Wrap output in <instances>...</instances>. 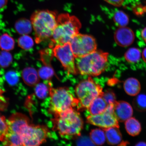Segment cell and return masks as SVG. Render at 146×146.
I'll return each mask as SVG.
<instances>
[{
	"instance_id": "obj_22",
	"label": "cell",
	"mask_w": 146,
	"mask_h": 146,
	"mask_svg": "<svg viewBox=\"0 0 146 146\" xmlns=\"http://www.w3.org/2000/svg\"><path fill=\"white\" fill-rule=\"evenodd\" d=\"M14 39L8 34L5 33L0 36V48L6 51L12 50L14 48Z\"/></svg>"
},
{
	"instance_id": "obj_38",
	"label": "cell",
	"mask_w": 146,
	"mask_h": 146,
	"mask_svg": "<svg viewBox=\"0 0 146 146\" xmlns=\"http://www.w3.org/2000/svg\"><path fill=\"white\" fill-rule=\"evenodd\" d=\"M142 56L144 61L146 63V47L144 49L142 53Z\"/></svg>"
},
{
	"instance_id": "obj_35",
	"label": "cell",
	"mask_w": 146,
	"mask_h": 146,
	"mask_svg": "<svg viewBox=\"0 0 146 146\" xmlns=\"http://www.w3.org/2000/svg\"><path fill=\"white\" fill-rule=\"evenodd\" d=\"M104 1L113 6L120 7L123 5L124 0H104Z\"/></svg>"
},
{
	"instance_id": "obj_20",
	"label": "cell",
	"mask_w": 146,
	"mask_h": 146,
	"mask_svg": "<svg viewBox=\"0 0 146 146\" xmlns=\"http://www.w3.org/2000/svg\"><path fill=\"white\" fill-rule=\"evenodd\" d=\"M31 22L28 20L25 19L18 20L15 23V28L18 34L22 35H27L30 34L32 30Z\"/></svg>"
},
{
	"instance_id": "obj_36",
	"label": "cell",
	"mask_w": 146,
	"mask_h": 146,
	"mask_svg": "<svg viewBox=\"0 0 146 146\" xmlns=\"http://www.w3.org/2000/svg\"><path fill=\"white\" fill-rule=\"evenodd\" d=\"M141 36L144 41L146 43V27L144 28L141 32Z\"/></svg>"
},
{
	"instance_id": "obj_2",
	"label": "cell",
	"mask_w": 146,
	"mask_h": 146,
	"mask_svg": "<svg viewBox=\"0 0 146 146\" xmlns=\"http://www.w3.org/2000/svg\"><path fill=\"white\" fill-rule=\"evenodd\" d=\"M81 24L76 16L68 14H62L58 16L57 25L52 38V48L57 45H62L70 42L74 36L79 34Z\"/></svg>"
},
{
	"instance_id": "obj_24",
	"label": "cell",
	"mask_w": 146,
	"mask_h": 146,
	"mask_svg": "<svg viewBox=\"0 0 146 146\" xmlns=\"http://www.w3.org/2000/svg\"><path fill=\"white\" fill-rule=\"evenodd\" d=\"M52 84L48 83V85L43 83L38 84L36 85L35 92V95L40 99L43 100L50 95V89Z\"/></svg>"
},
{
	"instance_id": "obj_23",
	"label": "cell",
	"mask_w": 146,
	"mask_h": 146,
	"mask_svg": "<svg viewBox=\"0 0 146 146\" xmlns=\"http://www.w3.org/2000/svg\"><path fill=\"white\" fill-rule=\"evenodd\" d=\"M141 54L138 49L135 47L129 48L125 54V59L130 63H136L139 61Z\"/></svg>"
},
{
	"instance_id": "obj_40",
	"label": "cell",
	"mask_w": 146,
	"mask_h": 146,
	"mask_svg": "<svg viewBox=\"0 0 146 146\" xmlns=\"http://www.w3.org/2000/svg\"><path fill=\"white\" fill-rule=\"evenodd\" d=\"M135 146H146V142L140 141L137 143Z\"/></svg>"
},
{
	"instance_id": "obj_3",
	"label": "cell",
	"mask_w": 146,
	"mask_h": 146,
	"mask_svg": "<svg viewBox=\"0 0 146 146\" xmlns=\"http://www.w3.org/2000/svg\"><path fill=\"white\" fill-rule=\"evenodd\" d=\"M57 17L55 12L48 10L36 11L32 14L31 21L36 43L51 39L57 25Z\"/></svg>"
},
{
	"instance_id": "obj_12",
	"label": "cell",
	"mask_w": 146,
	"mask_h": 146,
	"mask_svg": "<svg viewBox=\"0 0 146 146\" xmlns=\"http://www.w3.org/2000/svg\"><path fill=\"white\" fill-rule=\"evenodd\" d=\"M135 38L134 32L129 27H119L115 33V41L120 46L126 47L131 45L134 42Z\"/></svg>"
},
{
	"instance_id": "obj_17",
	"label": "cell",
	"mask_w": 146,
	"mask_h": 146,
	"mask_svg": "<svg viewBox=\"0 0 146 146\" xmlns=\"http://www.w3.org/2000/svg\"><path fill=\"white\" fill-rule=\"evenodd\" d=\"M108 105L103 98L100 96L93 100L88 110L91 115L99 114L104 112Z\"/></svg>"
},
{
	"instance_id": "obj_39",
	"label": "cell",
	"mask_w": 146,
	"mask_h": 146,
	"mask_svg": "<svg viewBox=\"0 0 146 146\" xmlns=\"http://www.w3.org/2000/svg\"><path fill=\"white\" fill-rule=\"evenodd\" d=\"M129 144V142L127 141H122L119 143L117 146H128Z\"/></svg>"
},
{
	"instance_id": "obj_14",
	"label": "cell",
	"mask_w": 146,
	"mask_h": 146,
	"mask_svg": "<svg viewBox=\"0 0 146 146\" xmlns=\"http://www.w3.org/2000/svg\"><path fill=\"white\" fill-rule=\"evenodd\" d=\"M22 76L25 83L29 86H35L40 81L38 73L35 69L32 67H27L24 69Z\"/></svg>"
},
{
	"instance_id": "obj_26",
	"label": "cell",
	"mask_w": 146,
	"mask_h": 146,
	"mask_svg": "<svg viewBox=\"0 0 146 146\" xmlns=\"http://www.w3.org/2000/svg\"><path fill=\"white\" fill-rule=\"evenodd\" d=\"M133 105L136 110L140 112L146 111V95H139L133 100Z\"/></svg>"
},
{
	"instance_id": "obj_31",
	"label": "cell",
	"mask_w": 146,
	"mask_h": 146,
	"mask_svg": "<svg viewBox=\"0 0 146 146\" xmlns=\"http://www.w3.org/2000/svg\"><path fill=\"white\" fill-rule=\"evenodd\" d=\"M8 126L5 117L0 115V141H3L8 132Z\"/></svg>"
},
{
	"instance_id": "obj_27",
	"label": "cell",
	"mask_w": 146,
	"mask_h": 146,
	"mask_svg": "<svg viewBox=\"0 0 146 146\" xmlns=\"http://www.w3.org/2000/svg\"><path fill=\"white\" fill-rule=\"evenodd\" d=\"M18 45L22 49L27 50L31 48L34 44L32 38L28 35H23L18 40Z\"/></svg>"
},
{
	"instance_id": "obj_19",
	"label": "cell",
	"mask_w": 146,
	"mask_h": 146,
	"mask_svg": "<svg viewBox=\"0 0 146 146\" xmlns=\"http://www.w3.org/2000/svg\"><path fill=\"white\" fill-rule=\"evenodd\" d=\"M3 142L5 146L11 145L25 146L22 136L17 133L7 132Z\"/></svg>"
},
{
	"instance_id": "obj_41",
	"label": "cell",
	"mask_w": 146,
	"mask_h": 146,
	"mask_svg": "<svg viewBox=\"0 0 146 146\" xmlns=\"http://www.w3.org/2000/svg\"><path fill=\"white\" fill-rule=\"evenodd\" d=\"M8 146H17L14 145H9Z\"/></svg>"
},
{
	"instance_id": "obj_25",
	"label": "cell",
	"mask_w": 146,
	"mask_h": 146,
	"mask_svg": "<svg viewBox=\"0 0 146 146\" xmlns=\"http://www.w3.org/2000/svg\"><path fill=\"white\" fill-rule=\"evenodd\" d=\"M113 20L118 27H125L128 24L129 18L127 15L123 11H118L114 14Z\"/></svg>"
},
{
	"instance_id": "obj_7",
	"label": "cell",
	"mask_w": 146,
	"mask_h": 146,
	"mask_svg": "<svg viewBox=\"0 0 146 146\" xmlns=\"http://www.w3.org/2000/svg\"><path fill=\"white\" fill-rule=\"evenodd\" d=\"M49 133L46 126L30 124L23 129L21 135L25 146H40L46 141Z\"/></svg>"
},
{
	"instance_id": "obj_33",
	"label": "cell",
	"mask_w": 146,
	"mask_h": 146,
	"mask_svg": "<svg viewBox=\"0 0 146 146\" xmlns=\"http://www.w3.org/2000/svg\"><path fill=\"white\" fill-rule=\"evenodd\" d=\"M77 146H95L90 138L87 136H82L78 139Z\"/></svg>"
},
{
	"instance_id": "obj_28",
	"label": "cell",
	"mask_w": 146,
	"mask_h": 146,
	"mask_svg": "<svg viewBox=\"0 0 146 146\" xmlns=\"http://www.w3.org/2000/svg\"><path fill=\"white\" fill-rule=\"evenodd\" d=\"M45 65L39 69L38 74L42 79L48 80L54 76V71L50 65Z\"/></svg>"
},
{
	"instance_id": "obj_5",
	"label": "cell",
	"mask_w": 146,
	"mask_h": 146,
	"mask_svg": "<svg viewBox=\"0 0 146 146\" xmlns=\"http://www.w3.org/2000/svg\"><path fill=\"white\" fill-rule=\"evenodd\" d=\"M50 96L49 112L54 116L69 109H76V108L78 111L79 101L77 98L74 97L68 88H54L51 86L50 89Z\"/></svg>"
},
{
	"instance_id": "obj_11",
	"label": "cell",
	"mask_w": 146,
	"mask_h": 146,
	"mask_svg": "<svg viewBox=\"0 0 146 146\" xmlns=\"http://www.w3.org/2000/svg\"><path fill=\"white\" fill-rule=\"evenodd\" d=\"M7 122L8 127V132L21 135L23 129L30 124L28 117L19 113L12 115Z\"/></svg>"
},
{
	"instance_id": "obj_15",
	"label": "cell",
	"mask_w": 146,
	"mask_h": 146,
	"mask_svg": "<svg viewBox=\"0 0 146 146\" xmlns=\"http://www.w3.org/2000/svg\"><path fill=\"white\" fill-rule=\"evenodd\" d=\"M124 90L129 96H135L139 94L141 90V85L137 79L133 78H128L123 84Z\"/></svg>"
},
{
	"instance_id": "obj_18",
	"label": "cell",
	"mask_w": 146,
	"mask_h": 146,
	"mask_svg": "<svg viewBox=\"0 0 146 146\" xmlns=\"http://www.w3.org/2000/svg\"><path fill=\"white\" fill-rule=\"evenodd\" d=\"M125 127L127 132L133 136L138 135L141 130V124L134 117H131L127 120L125 122Z\"/></svg>"
},
{
	"instance_id": "obj_16",
	"label": "cell",
	"mask_w": 146,
	"mask_h": 146,
	"mask_svg": "<svg viewBox=\"0 0 146 146\" xmlns=\"http://www.w3.org/2000/svg\"><path fill=\"white\" fill-rule=\"evenodd\" d=\"M118 129L116 127H111L103 129L105 131L106 139L109 145H115L121 142L122 136Z\"/></svg>"
},
{
	"instance_id": "obj_37",
	"label": "cell",
	"mask_w": 146,
	"mask_h": 146,
	"mask_svg": "<svg viewBox=\"0 0 146 146\" xmlns=\"http://www.w3.org/2000/svg\"><path fill=\"white\" fill-rule=\"evenodd\" d=\"M7 3V0H0V9L5 7Z\"/></svg>"
},
{
	"instance_id": "obj_6",
	"label": "cell",
	"mask_w": 146,
	"mask_h": 146,
	"mask_svg": "<svg viewBox=\"0 0 146 146\" xmlns=\"http://www.w3.org/2000/svg\"><path fill=\"white\" fill-rule=\"evenodd\" d=\"M103 90L102 87L91 77L80 82L75 89L76 94L79 102L78 111L88 109L93 100L103 95Z\"/></svg>"
},
{
	"instance_id": "obj_9",
	"label": "cell",
	"mask_w": 146,
	"mask_h": 146,
	"mask_svg": "<svg viewBox=\"0 0 146 146\" xmlns=\"http://www.w3.org/2000/svg\"><path fill=\"white\" fill-rule=\"evenodd\" d=\"M52 52L53 54L59 60L68 74H77L75 57L70 43L55 46L53 49Z\"/></svg>"
},
{
	"instance_id": "obj_32",
	"label": "cell",
	"mask_w": 146,
	"mask_h": 146,
	"mask_svg": "<svg viewBox=\"0 0 146 146\" xmlns=\"http://www.w3.org/2000/svg\"><path fill=\"white\" fill-rule=\"evenodd\" d=\"M5 76L7 82L11 85H15L19 81V76L14 71H9L6 73Z\"/></svg>"
},
{
	"instance_id": "obj_29",
	"label": "cell",
	"mask_w": 146,
	"mask_h": 146,
	"mask_svg": "<svg viewBox=\"0 0 146 146\" xmlns=\"http://www.w3.org/2000/svg\"><path fill=\"white\" fill-rule=\"evenodd\" d=\"M12 56L10 52L3 50L0 52V66L3 68H7L12 62Z\"/></svg>"
},
{
	"instance_id": "obj_21",
	"label": "cell",
	"mask_w": 146,
	"mask_h": 146,
	"mask_svg": "<svg viewBox=\"0 0 146 146\" xmlns=\"http://www.w3.org/2000/svg\"><path fill=\"white\" fill-rule=\"evenodd\" d=\"M90 139L95 145H102L106 140V135L103 129H92L90 133Z\"/></svg>"
},
{
	"instance_id": "obj_1",
	"label": "cell",
	"mask_w": 146,
	"mask_h": 146,
	"mask_svg": "<svg viewBox=\"0 0 146 146\" xmlns=\"http://www.w3.org/2000/svg\"><path fill=\"white\" fill-rule=\"evenodd\" d=\"M52 121L53 130L57 132L62 138L69 139L81 135L84 122L76 109H69L54 116Z\"/></svg>"
},
{
	"instance_id": "obj_13",
	"label": "cell",
	"mask_w": 146,
	"mask_h": 146,
	"mask_svg": "<svg viewBox=\"0 0 146 146\" xmlns=\"http://www.w3.org/2000/svg\"><path fill=\"white\" fill-rule=\"evenodd\" d=\"M114 113L118 121L123 122L132 117L133 109L128 103L120 100L114 104Z\"/></svg>"
},
{
	"instance_id": "obj_4",
	"label": "cell",
	"mask_w": 146,
	"mask_h": 146,
	"mask_svg": "<svg viewBox=\"0 0 146 146\" xmlns=\"http://www.w3.org/2000/svg\"><path fill=\"white\" fill-rule=\"evenodd\" d=\"M108 55V53L96 50L87 55L76 58L78 73L91 76L100 75L107 68Z\"/></svg>"
},
{
	"instance_id": "obj_34",
	"label": "cell",
	"mask_w": 146,
	"mask_h": 146,
	"mask_svg": "<svg viewBox=\"0 0 146 146\" xmlns=\"http://www.w3.org/2000/svg\"><path fill=\"white\" fill-rule=\"evenodd\" d=\"M133 11L137 15H140L146 12V8L142 5H138L133 9Z\"/></svg>"
},
{
	"instance_id": "obj_8",
	"label": "cell",
	"mask_w": 146,
	"mask_h": 146,
	"mask_svg": "<svg viewBox=\"0 0 146 146\" xmlns=\"http://www.w3.org/2000/svg\"><path fill=\"white\" fill-rule=\"evenodd\" d=\"M69 43L76 58L87 55L96 50L95 39L87 35L78 34Z\"/></svg>"
},
{
	"instance_id": "obj_10",
	"label": "cell",
	"mask_w": 146,
	"mask_h": 146,
	"mask_svg": "<svg viewBox=\"0 0 146 146\" xmlns=\"http://www.w3.org/2000/svg\"><path fill=\"white\" fill-rule=\"evenodd\" d=\"M88 123L100 127L103 129L111 127L119 128L118 120L114 112L107 109L103 113L99 114L89 115L87 117Z\"/></svg>"
},
{
	"instance_id": "obj_30",
	"label": "cell",
	"mask_w": 146,
	"mask_h": 146,
	"mask_svg": "<svg viewBox=\"0 0 146 146\" xmlns=\"http://www.w3.org/2000/svg\"><path fill=\"white\" fill-rule=\"evenodd\" d=\"M102 97L108 105L114 104L116 101V95L111 89H108L104 92Z\"/></svg>"
}]
</instances>
